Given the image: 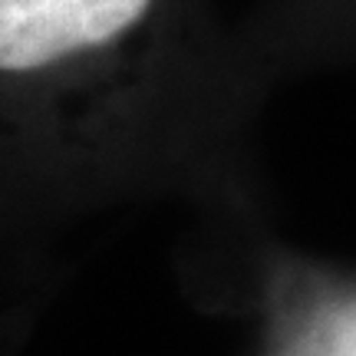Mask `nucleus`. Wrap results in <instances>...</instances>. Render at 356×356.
Segmentation results:
<instances>
[{"label":"nucleus","mask_w":356,"mask_h":356,"mask_svg":"<svg viewBox=\"0 0 356 356\" xmlns=\"http://www.w3.org/2000/svg\"><path fill=\"white\" fill-rule=\"evenodd\" d=\"M149 0H0V70L24 73L99 47L139 20Z\"/></svg>","instance_id":"obj_1"}]
</instances>
